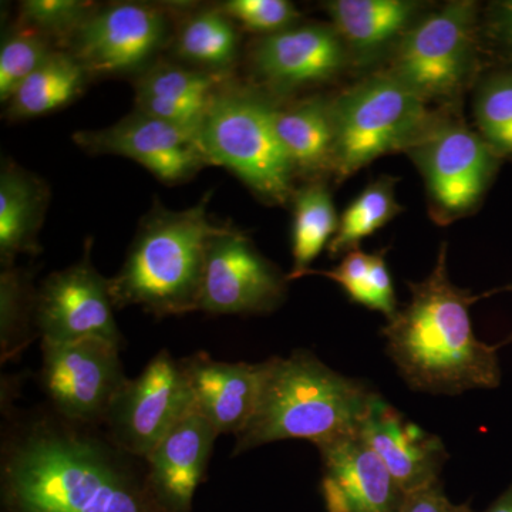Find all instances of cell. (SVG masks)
Listing matches in <instances>:
<instances>
[{
	"label": "cell",
	"mask_w": 512,
	"mask_h": 512,
	"mask_svg": "<svg viewBox=\"0 0 512 512\" xmlns=\"http://www.w3.org/2000/svg\"><path fill=\"white\" fill-rule=\"evenodd\" d=\"M37 288L33 272L16 265L0 274V362L18 359L39 338L36 326Z\"/></svg>",
	"instance_id": "obj_27"
},
{
	"label": "cell",
	"mask_w": 512,
	"mask_h": 512,
	"mask_svg": "<svg viewBox=\"0 0 512 512\" xmlns=\"http://www.w3.org/2000/svg\"><path fill=\"white\" fill-rule=\"evenodd\" d=\"M220 8L242 28L268 36L292 28L299 19L295 5L286 0H228Z\"/></svg>",
	"instance_id": "obj_32"
},
{
	"label": "cell",
	"mask_w": 512,
	"mask_h": 512,
	"mask_svg": "<svg viewBox=\"0 0 512 512\" xmlns=\"http://www.w3.org/2000/svg\"><path fill=\"white\" fill-rule=\"evenodd\" d=\"M330 109L333 171L339 180L352 177L384 154L409 150L433 121L426 100L392 74L350 87L330 101Z\"/></svg>",
	"instance_id": "obj_6"
},
{
	"label": "cell",
	"mask_w": 512,
	"mask_h": 512,
	"mask_svg": "<svg viewBox=\"0 0 512 512\" xmlns=\"http://www.w3.org/2000/svg\"><path fill=\"white\" fill-rule=\"evenodd\" d=\"M393 177H380L367 185L362 194L339 218V228L329 244L330 255L336 256L359 248L360 242L375 234L403 211L394 195Z\"/></svg>",
	"instance_id": "obj_28"
},
{
	"label": "cell",
	"mask_w": 512,
	"mask_h": 512,
	"mask_svg": "<svg viewBox=\"0 0 512 512\" xmlns=\"http://www.w3.org/2000/svg\"><path fill=\"white\" fill-rule=\"evenodd\" d=\"M0 386V512H180L158 494L146 458L103 426L46 402L19 407L16 376Z\"/></svg>",
	"instance_id": "obj_1"
},
{
	"label": "cell",
	"mask_w": 512,
	"mask_h": 512,
	"mask_svg": "<svg viewBox=\"0 0 512 512\" xmlns=\"http://www.w3.org/2000/svg\"><path fill=\"white\" fill-rule=\"evenodd\" d=\"M328 512H397L406 493L359 433L318 446Z\"/></svg>",
	"instance_id": "obj_15"
},
{
	"label": "cell",
	"mask_w": 512,
	"mask_h": 512,
	"mask_svg": "<svg viewBox=\"0 0 512 512\" xmlns=\"http://www.w3.org/2000/svg\"><path fill=\"white\" fill-rule=\"evenodd\" d=\"M50 202L45 181L25 168L3 161L0 171V262L15 265L19 255L40 252L39 234Z\"/></svg>",
	"instance_id": "obj_21"
},
{
	"label": "cell",
	"mask_w": 512,
	"mask_h": 512,
	"mask_svg": "<svg viewBox=\"0 0 512 512\" xmlns=\"http://www.w3.org/2000/svg\"><path fill=\"white\" fill-rule=\"evenodd\" d=\"M340 39L363 56L402 35L417 5L404 0H333L326 5Z\"/></svg>",
	"instance_id": "obj_23"
},
{
	"label": "cell",
	"mask_w": 512,
	"mask_h": 512,
	"mask_svg": "<svg viewBox=\"0 0 512 512\" xmlns=\"http://www.w3.org/2000/svg\"><path fill=\"white\" fill-rule=\"evenodd\" d=\"M360 436L406 494L439 483L450 458L439 436L421 429L380 394L362 421Z\"/></svg>",
	"instance_id": "obj_16"
},
{
	"label": "cell",
	"mask_w": 512,
	"mask_h": 512,
	"mask_svg": "<svg viewBox=\"0 0 512 512\" xmlns=\"http://www.w3.org/2000/svg\"><path fill=\"white\" fill-rule=\"evenodd\" d=\"M99 5L84 0H25L19 5L16 22L67 45Z\"/></svg>",
	"instance_id": "obj_31"
},
{
	"label": "cell",
	"mask_w": 512,
	"mask_h": 512,
	"mask_svg": "<svg viewBox=\"0 0 512 512\" xmlns=\"http://www.w3.org/2000/svg\"><path fill=\"white\" fill-rule=\"evenodd\" d=\"M173 53L195 69L229 74L238 59L237 26L220 6L197 10L175 30Z\"/></svg>",
	"instance_id": "obj_25"
},
{
	"label": "cell",
	"mask_w": 512,
	"mask_h": 512,
	"mask_svg": "<svg viewBox=\"0 0 512 512\" xmlns=\"http://www.w3.org/2000/svg\"><path fill=\"white\" fill-rule=\"evenodd\" d=\"M229 74H218L161 63L148 67L136 82V109L197 137L212 99L228 83Z\"/></svg>",
	"instance_id": "obj_20"
},
{
	"label": "cell",
	"mask_w": 512,
	"mask_h": 512,
	"mask_svg": "<svg viewBox=\"0 0 512 512\" xmlns=\"http://www.w3.org/2000/svg\"><path fill=\"white\" fill-rule=\"evenodd\" d=\"M194 407L184 359L161 349L143 372L128 379L111 403L103 427L114 443L146 458Z\"/></svg>",
	"instance_id": "obj_10"
},
{
	"label": "cell",
	"mask_w": 512,
	"mask_h": 512,
	"mask_svg": "<svg viewBox=\"0 0 512 512\" xmlns=\"http://www.w3.org/2000/svg\"><path fill=\"white\" fill-rule=\"evenodd\" d=\"M55 40L16 22L0 47V100L5 103L23 80L56 52Z\"/></svg>",
	"instance_id": "obj_30"
},
{
	"label": "cell",
	"mask_w": 512,
	"mask_h": 512,
	"mask_svg": "<svg viewBox=\"0 0 512 512\" xmlns=\"http://www.w3.org/2000/svg\"><path fill=\"white\" fill-rule=\"evenodd\" d=\"M491 35L512 56V0L495 3L491 9Z\"/></svg>",
	"instance_id": "obj_35"
},
{
	"label": "cell",
	"mask_w": 512,
	"mask_h": 512,
	"mask_svg": "<svg viewBox=\"0 0 512 512\" xmlns=\"http://www.w3.org/2000/svg\"><path fill=\"white\" fill-rule=\"evenodd\" d=\"M397 512H473L468 504H453L439 483L406 494Z\"/></svg>",
	"instance_id": "obj_34"
},
{
	"label": "cell",
	"mask_w": 512,
	"mask_h": 512,
	"mask_svg": "<svg viewBox=\"0 0 512 512\" xmlns=\"http://www.w3.org/2000/svg\"><path fill=\"white\" fill-rule=\"evenodd\" d=\"M274 124L295 173L333 170L335 134L330 101L315 97L284 109L275 106Z\"/></svg>",
	"instance_id": "obj_22"
},
{
	"label": "cell",
	"mask_w": 512,
	"mask_h": 512,
	"mask_svg": "<svg viewBox=\"0 0 512 512\" xmlns=\"http://www.w3.org/2000/svg\"><path fill=\"white\" fill-rule=\"evenodd\" d=\"M73 140L90 154L130 158L167 184L190 180L208 165L194 134L137 110L113 126L77 131Z\"/></svg>",
	"instance_id": "obj_14"
},
{
	"label": "cell",
	"mask_w": 512,
	"mask_h": 512,
	"mask_svg": "<svg viewBox=\"0 0 512 512\" xmlns=\"http://www.w3.org/2000/svg\"><path fill=\"white\" fill-rule=\"evenodd\" d=\"M89 79L72 53L56 50L6 101V116L9 120L33 119L63 109L83 93Z\"/></svg>",
	"instance_id": "obj_24"
},
{
	"label": "cell",
	"mask_w": 512,
	"mask_h": 512,
	"mask_svg": "<svg viewBox=\"0 0 512 512\" xmlns=\"http://www.w3.org/2000/svg\"><path fill=\"white\" fill-rule=\"evenodd\" d=\"M110 282L92 262V239H87L76 264L47 276L37 288L36 326L40 340L73 342L103 338L123 345L114 319Z\"/></svg>",
	"instance_id": "obj_13"
},
{
	"label": "cell",
	"mask_w": 512,
	"mask_h": 512,
	"mask_svg": "<svg viewBox=\"0 0 512 512\" xmlns=\"http://www.w3.org/2000/svg\"><path fill=\"white\" fill-rule=\"evenodd\" d=\"M474 114L478 134L497 156L512 158V69L488 76L478 89Z\"/></svg>",
	"instance_id": "obj_29"
},
{
	"label": "cell",
	"mask_w": 512,
	"mask_h": 512,
	"mask_svg": "<svg viewBox=\"0 0 512 512\" xmlns=\"http://www.w3.org/2000/svg\"><path fill=\"white\" fill-rule=\"evenodd\" d=\"M474 2L448 3L403 36L392 76L421 99L450 97L460 90L474 62Z\"/></svg>",
	"instance_id": "obj_9"
},
{
	"label": "cell",
	"mask_w": 512,
	"mask_h": 512,
	"mask_svg": "<svg viewBox=\"0 0 512 512\" xmlns=\"http://www.w3.org/2000/svg\"><path fill=\"white\" fill-rule=\"evenodd\" d=\"M291 279L302 278L309 266L332 242L339 228V218L332 195L323 184L312 183L293 194Z\"/></svg>",
	"instance_id": "obj_26"
},
{
	"label": "cell",
	"mask_w": 512,
	"mask_h": 512,
	"mask_svg": "<svg viewBox=\"0 0 512 512\" xmlns=\"http://www.w3.org/2000/svg\"><path fill=\"white\" fill-rule=\"evenodd\" d=\"M409 288L412 299L382 330L386 353L407 386L447 396L500 386L498 348L477 338L470 318L471 305L485 295L451 282L446 242L431 274Z\"/></svg>",
	"instance_id": "obj_2"
},
{
	"label": "cell",
	"mask_w": 512,
	"mask_h": 512,
	"mask_svg": "<svg viewBox=\"0 0 512 512\" xmlns=\"http://www.w3.org/2000/svg\"><path fill=\"white\" fill-rule=\"evenodd\" d=\"M484 512H512V484Z\"/></svg>",
	"instance_id": "obj_36"
},
{
	"label": "cell",
	"mask_w": 512,
	"mask_h": 512,
	"mask_svg": "<svg viewBox=\"0 0 512 512\" xmlns=\"http://www.w3.org/2000/svg\"><path fill=\"white\" fill-rule=\"evenodd\" d=\"M407 153L426 181L431 217L439 224L476 210L501 160L480 134L450 121H431Z\"/></svg>",
	"instance_id": "obj_7"
},
{
	"label": "cell",
	"mask_w": 512,
	"mask_h": 512,
	"mask_svg": "<svg viewBox=\"0 0 512 512\" xmlns=\"http://www.w3.org/2000/svg\"><path fill=\"white\" fill-rule=\"evenodd\" d=\"M274 104L244 87L225 84L212 99L198 144L208 165L237 175L261 200L284 204L293 197V170L276 136Z\"/></svg>",
	"instance_id": "obj_5"
},
{
	"label": "cell",
	"mask_w": 512,
	"mask_h": 512,
	"mask_svg": "<svg viewBox=\"0 0 512 512\" xmlns=\"http://www.w3.org/2000/svg\"><path fill=\"white\" fill-rule=\"evenodd\" d=\"M288 275L238 229L224 225L205 256L198 311L210 315H261L276 311L288 293Z\"/></svg>",
	"instance_id": "obj_12"
},
{
	"label": "cell",
	"mask_w": 512,
	"mask_h": 512,
	"mask_svg": "<svg viewBox=\"0 0 512 512\" xmlns=\"http://www.w3.org/2000/svg\"><path fill=\"white\" fill-rule=\"evenodd\" d=\"M173 35L168 8L117 2L99 6L66 46L90 77L114 76L146 72Z\"/></svg>",
	"instance_id": "obj_11"
},
{
	"label": "cell",
	"mask_w": 512,
	"mask_h": 512,
	"mask_svg": "<svg viewBox=\"0 0 512 512\" xmlns=\"http://www.w3.org/2000/svg\"><path fill=\"white\" fill-rule=\"evenodd\" d=\"M510 289H512V286H510Z\"/></svg>",
	"instance_id": "obj_37"
},
{
	"label": "cell",
	"mask_w": 512,
	"mask_h": 512,
	"mask_svg": "<svg viewBox=\"0 0 512 512\" xmlns=\"http://www.w3.org/2000/svg\"><path fill=\"white\" fill-rule=\"evenodd\" d=\"M194 406L218 434L238 436L254 414L268 359L261 363L221 362L208 353L184 357Z\"/></svg>",
	"instance_id": "obj_18"
},
{
	"label": "cell",
	"mask_w": 512,
	"mask_h": 512,
	"mask_svg": "<svg viewBox=\"0 0 512 512\" xmlns=\"http://www.w3.org/2000/svg\"><path fill=\"white\" fill-rule=\"evenodd\" d=\"M369 266L370 254H367V252L362 251L360 248H356L349 251L335 268L328 269V271L309 269L302 276H325L330 281L336 282L346 292V295L349 296L350 301L369 308Z\"/></svg>",
	"instance_id": "obj_33"
},
{
	"label": "cell",
	"mask_w": 512,
	"mask_h": 512,
	"mask_svg": "<svg viewBox=\"0 0 512 512\" xmlns=\"http://www.w3.org/2000/svg\"><path fill=\"white\" fill-rule=\"evenodd\" d=\"M210 200L207 192L183 211L156 202L119 272L109 279L114 308L140 306L157 318L198 311L208 244L224 228L212 220Z\"/></svg>",
	"instance_id": "obj_4"
},
{
	"label": "cell",
	"mask_w": 512,
	"mask_h": 512,
	"mask_svg": "<svg viewBox=\"0 0 512 512\" xmlns=\"http://www.w3.org/2000/svg\"><path fill=\"white\" fill-rule=\"evenodd\" d=\"M121 346L103 338L40 340L39 386L57 413L103 426L111 403L127 383Z\"/></svg>",
	"instance_id": "obj_8"
},
{
	"label": "cell",
	"mask_w": 512,
	"mask_h": 512,
	"mask_svg": "<svg viewBox=\"0 0 512 512\" xmlns=\"http://www.w3.org/2000/svg\"><path fill=\"white\" fill-rule=\"evenodd\" d=\"M343 62V40L335 29L323 25L292 26L266 36L252 52L256 76L278 92L325 82Z\"/></svg>",
	"instance_id": "obj_17"
},
{
	"label": "cell",
	"mask_w": 512,
	"mask_h": 512,
	"mask_svg": "<svg viewBox=\"0 0 512 512\" xmlns=\"http://www.w3.org/2000/svg\"><path fill=\"white\" fill-rule=\"evenodd\" d=\"M379 393L362 380L335 372L306 349L269 357L258 404L235 436L232 456L282 440L316 447L359 433Z\"/></svg>",
	"instance_id": "obj_3"
},
{
	"label": "cell",
	"mask_w": 512,
	"mask_h": 512,
	"mask_svg": "<svg viewBox=\"0 0 512 512\" xmlns=\"http://www.w3.org/2000/svg\"><path fill=\"white\" fill-rule=\"evenodd\" d=\"M218 436L194 406L146 457L154 487L175 510L191 512L192 498L207 476Z\"/></svg>",
	"instance_id": "obj_19"
}]
</instances>
